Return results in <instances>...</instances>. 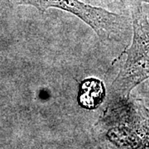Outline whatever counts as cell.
<instances>
[{"label":"cell","mask_w":149,"mask_h":149,"mask_svg":"<svg viewBox=\"0 0 149 149\" xmlns=\"http://www.w3.org/2000/svg\"><path fill=\"white\" fill-rule=\"evenodd\" d=\"M132 22V42L119 57H124L110 85L109 96L129 98L138 85L149 79V21L143 3L127 1Z\"/></svg>","instance_id":"obj_1"},{"label":"cell","mask_w":149,"mask_h":149,"mask_svg":"<svg viewBox=\"0 0 149 149\" xmlns=\"http://www.w3.org/2000/svg\"><path fill=\"white\" fill-rule=\"evenodd\" d=\"M107 115L115 120L106 139L118 149H149V109L141 98L110 96Z\"/></svg>","instance_id":"obj_2"},{"label":"cell","mask_w":149,"mask_h":149,"mask_svg":"<svg viewBox=\"0 0 149 149\" xmlns=\"http://www.w3.org/2000/svg\"><path fill=\"white\" fill-rule=\"evenodd\" d=\"M17 5L32 6L40 13L57 8L76 16L95 32L103 43L118 42L128 38L132 27L131 17L80 0H16Z\"/></svg>","instance_id":"obj_3"},{"label":"cell","mask_w":149,"mask_h":149,"mask_svg":"<svg viewBox=\"0 0 149 149\" xmlns=\"http://www.w3.org/2000/svg\"><path fill=\"white\" fill-rule=\"evenodd\" d=\"M106 96V89L104 82L100 79L90 77L80 83L77 101L80 107L85 109H95L104 102Z\"/></svg>","instance_id":"obj_4"},{"label":"cell","mask_w":149,"mask_h":149,"mask_svg":"<svg viewBox=\"0 0 149 149\" xmlns=\"http://www.w3.org/2000/svg\"><path fill=\"white\" fill-rule=\"evenodd\" d=\"M99 2L103 4H110L112 3H113L118 4V7H120L121 9H123V11H126V12L128 11L125 0H99Z\"/></svg>","instance_id":"obj_5"},{"label":"cell","mask_w":149,"mask_h":149,"mask_svg":"<svg viewBox=\"0 0 149 149\" xmlns=\"http://www.w3.org/2000/svg\"><path fill=\"white\" fill-rule=\"evenodd\" d=\"M141 99L143 100L145 105L147 107H148V109H149V83L146 84L145 86H144V88H143Z\"/></svg>","instance_id":"obj_6"},{"label":"cell","mask_w":149,"mask_h":149,"mask_svg":"<svg viewBox=\"0 0 149 149\" xmlns=\"http://www.w3.org/2000/svg\"><path fill=\"white\" fill-rule=\"evenodd\" d=\"M16 0H0V10L6 7H8L12 4V2H13Z\"/></svg>","instance_id":"obj_7"},{"label":"cell","mask_w":149,"mask_h":149,"mask_svg":"<svg viewBox=\"0 0 149 149\" xmlns=\"http://www.w3.org/2000/svg\"><path fill=\"white\" fill-rule=\"evenodd\" d=\"M127 1H137V2H139L141 3H148L149 4V0H125V2H127Z\"/></svg>","instance_id":"obj_8"}]
</instances>
